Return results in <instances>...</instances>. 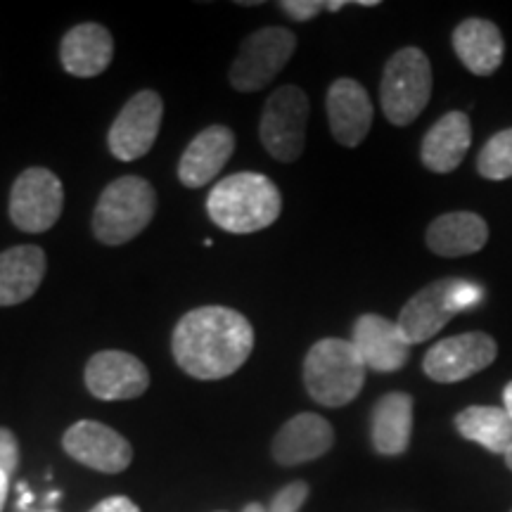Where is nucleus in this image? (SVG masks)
I'll return each mask as SVG.
<instances>
[{"label":"nucleus","mask_w":512,"mask_h":512,"mask_svg":"<svg viewBox=\"0 0 512 512\" xmlns=\"http://www.w3.org/2000/svg\"><path fill=\"white\" fill-rule=\"evenodd\" d=\"M486 240H489V226L482 216L472 211L444 214L427 228V247L448 259L475 254L486 245Z\"/></svg>","instance_id":"nucleus-23"},{"label":"nucleus","mask_w":512,"mask_h":512,"mask_svg":"<svg viewBox=\"0 0 512 512\" xmlns=\"http://www.w3.org/2000/svg\"><path fill=\"white\" fill-rule=\"evenodd\" d=\"M335 444V430L316 413H299L287 420L275 434L271 453L280 465H304L330 451Z\"/></svg>","instance_id":"nucleus-16"},{"label":"nucleus","mask_w":512,"mask_h":512,"mask_svg":"<svg viewBox=\"0 0 512 512\" xmlns=\"http://www.w3.org/2000/svg\"><path fill=\"white\" fill-rule=\"evenodd\" d=\"M91 512H140V508L131 501V498L112 496V498H105V501H100Z\"/></svg>","instance_id":"nucleus-30"},{"label":"nucleus","mask_w":512,"mask_h":512,"mask_svg":"<svg viewBox=\"0 0 512 512\" xmlns=\"http://www.w3.org/2000/svg\"><path fill=\"white\" fill-rule=\"evenodd\" d=\"M503 458H505V465H508L510 470H512V446L508 448V451H505V456H503Z\"/></svg>","instance_id":"nucleus-36"},{"label":"nucleus","mask_w":512,"mask_h":512,"mask_svg":"<svg viewBox=\"0 0 512 512\" xmlns=\"http://www.w3.org/2000/svg\"><path fill=\"white\" fill-rule=\"evenodd\" d=\"M482 297L484 292L477 283L456 278V285H453V309H456V313H463L467 309H472V306H477L482 302Z\"/></svg>","instance_id":"nucleus-28"},{"label":"nucleus","mask_w":512,"mask_h":512,"mask_svg":"<svg viewBox=\"0 0 512 512\" xmlns=\"http://www.w3.org/2000/svg\"><path fill=\"white\" fill-rule=\"evenodd\" d=\"M164 119V102L155 91H140L121 107L107 136L110 152L121 162H136L152 150Z\"/></svg>","instance_id":"nucleus-10"},{"label":"nucleus","mask_w":512,"mask_h":512,"mask_svg":"<svg viewBox=\"0 0 512 512\" xmlns=\"http://www.w3.org/2000/svg\"><path fill=\"white\" fill-rule=\"evenodd\" d=\"M472 143V126L465 112H448L425 133L422 164L434 174H451L463 162Z\"/></svg>","instance_id":"nucleus-19"},{"label":"nucleus","mask_w":512,"mask_h":512,"mask_svg":"<svg viewBox=\"0 0 512 512\" xmlns=\"http://www.w3.org/2000/svg\"><path fill=\"white\" fill-rule=\"evenodd\" d=\"M242 512H266V510L261 508L259 503H249V505H245V510H242Z\"/></svg>","instance_id":"nucleus-35"},{"label":"nucleus","mask_w":512,"mask_h":512,"mask_svg":"<svg viewBox=\"0 0 512 512\" xmlns=\"http://www.w3.org/2000/svg\"><path fill=\"white\" fill-rule=\"evenodd\" d=\"M235 133L228 126H209L200 136L192 138L188 150L178 162V178L185 188H204L221 174L223 166L233 157Z\"/></svg>","instance_id":"nucleus-17"},{"label":"nucleus","mask_w":512,"mask_h":512,"mask_svg":"<svg viewBox=\"0 0 512 512\" xmlns=\"http://www.w3.org/2000/svg\"><path fill=\"white\" fill-rule=\"evenodd\" d=\"M477 171L489 181L512 178V128L498 131L494 138H489L477 157Z\"/></svg>","instance_id":"nucleus-25"},{"label":"nucleus","mask_w":512,"mask_h":512,"mask_svg":"<svg viewBox=\"0 0 512 512\" xmlns=\"http://www.w3.org/2000/svg\"><path fill=\"white\" fill-rule=\"evenodd\" d=\"M64 209L62 181L50 169L31 166L17 176L10 192V219L24 233H46Z\"/></svg>","instance_id":"nucleus-8"},{"label":"nucleus","mask_w":512,"mask_h":512,"mask_svg":"<svg viewBox=\"0 0 512 512\" xmlns=\"http://www.w3.org/2000/svg\"><path fill=\"white\" fill-rule=\"evenodd\" d=\"M69 458L91 470L119 475L133 460V448L117 430L95 420H81L69 427L62 437Z\"/></svg>","instance_id":"nucleus-11"},{"label":"nucleus","mask_w":512,"mask_h":512,"mask_svg":"<svg viewBox=\"0 0 512 512\" xmlns=\"http://www.w3.org/2000/svg\"><path fill=\"white\" fill-rule=\"evenodd\" d=\"M8 489H10V477L0 472V512H3L5 498H8Z\"/></svg>","instance_id":"nucleus-33"},{"label":"nucleus","mask_w":512,"mask_h":512,"mask_svg":"<svg viewBox=\"0 0 512 512\" xmlns=\"http://www.w3.org/2000/svg\"><path fill=\"white\" fill-rule=\"evenodd\" d=\"M209 219L226 233H259L278 221L283 197L278 185L264 174L242 171L223 178L207 197Z\"/></svg>","instance_id":"nucleus-2"},{"label":"nucleus","mask_w":512,"mask_h":512,"mask_svg":"<svg viewBox=\"0 0 512 512\" xmlns=\"http://www.w3.org/2000/svg\"><path fill=\"white\" fill-rule=\"evenodd\" d=\"M453 285L456 278L437 280V283L422 287L418 294L408 299L399 313V325L403 339L408 344H420L437 335L444 325L456 316L453 309Z\"/></svg>","instance_id":"nucleus-14"},{"label":"nucleus","mask_w":512,"mask_h":512,"mask_svg":"<svg viewBox=\"0 0 512 512\" xmlns=\"http://www.w3.org/2000/svg\"><path fill=\"white\" fill-rule=\"evenodd\" d=\"M254 349V328L240 311L202 306L178 320L171 351L178 368L197 380H223L245 366Z\"/></svg>","instance_id":"nucleus-1"},{"label":"nucleus","mask_w":512,"mask_h":512,"mask_svg":"<svg viewBox=\"0 0 512 512\" xmlns=\"http://www.w3.org/2000/svg\"><path fill=\"white\" fill-rule=\"evenodd\" d=\"M351 344L361 354L366 368L375 373H396L411 356V344L403 339L399 325L377 313H366L356 320Z\"/></svg>","instance_id":"nucleus-13"},{"label":"nucleus","mask_w":512,"mask_h":512,"mask_svg":"<svg viewBox=\"0 0 512 512\" xmlns=\"http://www.w3.org/2000/svg\"><path fill=\"white\" fill-rule=\"evenodd\" d=\"M86 387L95 399L128 401L138 399L150 387L145 363L128 351H98L86 366Z\"/></svg>","instance_id":"nucleus-12"},{"label":"nucleus","mask_w":512,"mask_h":512,"mask_svg":"<svg viewBox=\"0 0 512 512\" xmlns=\"http://www.w3.org/2000/svg\"><path fill=\"white\" fill-rule=\"evenodd\" d=\"M328 121L332 138L344 147H358L373 126V102L361 83L354 79H337L330 86Z\"/></svg>","instance_id":"nucleus-15"},{"label":"nucleus","mask_w":512,"mask_h":512,"mask_svg":"<svg viewBox=\"0 0 512 512\" xmlns=\"http://www.w3.org/2000/svg\"><path fill=\"white\" fill-rule=\"evenodd\" d=\"M456 430L460 437L475 441L486 451L501 453L512 446V420L505 408L496 406H470L456 415Z\"/></svg>","instance_id":"nucleus-24"},{"label":"nucleus","mask_w":512,"mask_h":512,"mask_svg":"<svg viewBox=\"0 0 512 512\" xmlns=\"http://www.w3.org/2000/svg\"><path fill=\"white\" fill-rule=\"evenodd\" d=\"M297 50V38L290 29L266 27L245 38L230 67V86L240 93H254L268 86L283 72Z\"/></svg>","instance_id":"nucleus-7"},{"label":"nucleus","mask_w":512,"mask_h":512,"mask_svg":"<svg viewBox=\"0 0 512 512\" xmlns=\"http://www.w3.org/2000/svg\"><path fill=\"white\" fill-rule=\"evenodd\" d=\"M309 98L299 86H280L261 114L259 136L266 152L278 162H297L306 145Z\"/></svg>","instance_id":"nucleus-6"},{"label":"nucleus","mask_w":512,"mask_h":512,"mask_svg":"<svg viewBox=\"0 0 512 512\" xmlns=\"http://www.w3.org/2000/svg\"><path fill=\"white\" fill-rule=\"evenodd\" d=\"M46 268V252L36 245H17L0 252V306H15L34 297Z\"/></svg>","instance_id":"nucleus-20"},{"label":"nucleus","mask_w":512,"mask_h":512,"mask_svg":"<svg viewBox=\"0 0 512 512\" xmlns=\"http://www.w3.org/2000/svg\"><path fill=\"white\" fill-rule=\"evenodd\" d=\"M413 437V399L403 392L384 394L373 408L370 439L380 456H401Z\"/></svg>","instance_id":"nucleus-22"},{"label":"nucleus","mask_w":512,"mask_h":512,"mask_svg":"<svg viewBox=\"0 0 512 512\" xmlns=\"http://www.w3.org/2000/svg\"><path fill=\"white\" fill-rule=\"evenodd\" d=\"M17 491H19V494H22V498H19L17 505H19V508H22V510H27L29 505L34 503V494H31V491H27V484H19Z\"/></svg>","instance_id":"nucleus-31"},{"label":"nucleus","mask_w":512,"mask_h":512,"mask_svg":"<svg viewBox=\"0 0 512 512\" xmlns=\"http://www.w3.org/2000/svg\"><path fill=\"white\" fill-rule=\"evenodd\" d=\"M157 192L145 178L121 176L102 190L93 211V233L102 245H126L150 226Z\"/></svg>","instance_id":"nucleus-4"},{"label":"nucleus","mask_w":512,"mask_h":512,"mask_svg":"<svg viewBox=\"0 0 512 512\" xmlns=\"http://www.w3.org/2000/svg\"><path fill=\"white\" fill-rule=\"evenodd\" d=\"M114 57V38L102 24L86 22L76 24L62 38L60 60L64 72L79 76V79H91L110 67Z\"/></svg>","instance_id":"nucleus-18"},{"label":"nucleus","mask_w":512,"mask_h":512,"mask_svg":"<svg viewBox=\"0 0 512 512\" xmlns=\"http://www.w3.org/2000/svg\"><path fill=\"white\" fill-rule=\"evenodd\" d=\"M60 501V491H53V494H48V503H55Z\"/></svg>","instance_id":"nucleus-37"},{"label":"nucleus","mask_w":512,"mask_h":512,"mask_svg":"<svg viewBox=\"0 0 512 512\" xmlns=\"http://www.w3.org/2000/svg\"><path fill=\"white\" fill-rule=\"evenodd\" d=\"M366 363L347 339L325 337L304 358L306 392L325 408H342L361 394Z\"/></svg>","instance_id":"nucleus-3"},{"label":"nucleus","mask_w":512,"mask_h":512,"mask_svg":"<svg viewBox=\"0 0 512 512\" xmlns=\"http://www.w3.org/2000/svg\"><path fill=\"white\" fill-rule=\"evenodd\" d=\"M503 408H505V413H508V418L512 420V382L505 384V389H503Z\"/></svg>","instance_id":"nucleus-32"},{"label":"nucleus","mask_w":512,"mask_h":512,"mask_svg":"<svg viewBox=\"0 0 512 512\" xmlns=\"http://www.w3.org/2000/svg\"><path fill=\"white\" fill-rule=\"evenodd\" d=\"M280 10H285V15L294 19V22H309L320 10H325V3L320 0H283Z\"/></svg>","instance_id":"nucleus-29"},{"label":"nucleus","mask_w":512,"mask_h":512,"mask_svg":"<svg viewBox=\"0 0 512 512\" xmlns=\"http://www.w3.org/2000/svg\"><path fill=\"white\" fill-rule=\"evenodd\" d=\"M19 465V444L17 437L5 427H0V472L12 477Z\"/></svg>","instance_id":"nucleus-27"},{"label":"nucleus","mask_w":512,"mask_h":512,"mask_svg":"<svg viewBox=\"0 0 512 512\" xmlns=\"http://www.w3.org/2000/svg\"><path fill=\"white\" fill-rule=\"evenodd\" d=\"M432 98V67L420 48H401L389 57L382 74L380 102L394 126H408L425 112Z\"/></svg>","instance_id":"nucleus-5"},{"label":"nucleus","mask_w":512,"mask_h":512,"mask_svg":"<svg viewBox=\"0 0 512 512\" xmlns=\"http://www.w3.org/2000/svg\"><path fill=\"white\" fill-rule=\"evenodd\" d=\"M453 50L467 72L477 76H491L503 62L505 43L494 22L486 19H465L453 31Z\"/></svg>","instance_id":"nucleus-21"},{"label":"nucleus","mask_w":512,"mask_h":512,"mask_svg":"<svg viewBox=\"0 0 512 512\" xmlns=\"http://www.w3.org/2000/svg\"><path fill=\"white\" fill-rule=\"evenodd\" d=\"M41 512H57V510H53V508H48V510H41Z\"/></svg>","instance_id":"nucleus-38"},{"label":"nucleus","mask_w":512,"mask_h":512,"mask_svg":"<svg viewBox=\"0 0 512 512\" xmlns=\"http://www.w3.org/2000/svg\"><path fill=\"white\" fill-rule=\"evenodd\" d=\"M510 512H512V510H510Z\"/></svg>","instance_id":"nucleus-39"},{"label":"nucleus","mask_w":512,"mask_h":512,"mask_svg":"<svg viewBox=\"0 0 512 512\" xmlns=\"http://www.w3.org/2000/svg\"><path fill=\"white\" fill-rule=\"evenodd\" d=\"M498 356L496 339L486 332H463L446 337L425 354L422 370L434 382L453 384L482 373Z\"/></svg>","instance_id":"nucleus-9"},{"label":"nucleus","mask_w":512,"mask_h":512,"mask_svg":"<svg viewBox=\"0 0 512 512\" xmlns=\"http://www.w3.org/2000/svg\"><path fill=\"white\" fill-rule=\"evenodd\" d=\"M344 0H332V3H325V10H330V12H337V10H342L344 8Z\"/></svg>","instance_id":"nucleus-34"},{"label":"nucleus","mask_w":512,"mask_h":512,"mask_svg":"<svg viewBox=\"0 0 512 512\" xmlns=\"http://www.w3.org/2000/svg\"><path fill=\"white\" fill-rule=\"evenodd\" d=\"M306 498H309V484L292 482L273 496L268 512H299L306 503Z\"/></svg>","instance_id":"nucleus-26"}]
</instances>
